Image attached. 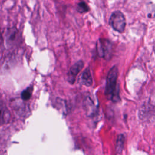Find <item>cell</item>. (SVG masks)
<instances>
[{
  "label": "cell",
  "instance_id": "cell-4",
  "mask_svg": "<svg viewBox=\"0 0 155 155\" xmlns=\"http://www.w3.org/2000/svg\"><path fill=\"white\" fill-rule=\"evenodd\" d=\"M84 110L88 116H93L97 111V104L91 94H88L84 101Z\"/></svg>",
  "mask_w": 155,
  "mask_h": 155
},
{
  "label": "cell",
  "instance_id": "cell-10",
  "mask_svg": "<svg viewBox=\"0 0 155 155\" xmlns=\"http://www.w3.org/2000/svg\"><path fill=\"white\" fill-rule=\"evenodd\" d=\"M89 10V7L88 6L87 4L84 1L80 2L77 5V10L79 13H86L88 12Z\"/></svg>",
  "mask_w": 155,
  "mask_h": 155
},
{
  "label": "cell",
  "instance_id": "cell-2",
  "mask_svg": "<svg viewBox=\"0 0 155 155\" xmlns=\"http://www.w3.org/2000/svg\"><path fill=\"white\" fill-rule=\"evenodd\" d=\"M109 24L115 31L123 33L126 27V19L124 15L120 11H114L109 19Z\"/></svg>",
  "mask_w": 155,
  "mask_h": 155
},
{
  "label": "cell",
  "instance_id": "cell-3",
  "mask_svg": "<svg viewBox=\"0 0 155 155\" xmlns=\"http://www.w3.org/2000/svg\"><path fill=\"white\" fill-rule=\"evenodd\" d=\"M96 51L98 56L105 60L111 59L112 54V44L107 39L100 38L96 43Z\"/></svg>",
  "mask_w": 155,
  "mask_h": 155
},
{
  "label": "cell",
  "instance_id": "cell-5",
  "mask_svg": "<svg viewBox=\"0 0 155 155\" xmlns=\"http://www.w3.org/2000/svg\"><path fill=\"white\" fill-rule=\"evenodd\" d=\"M84 66V62L80 60L71 67L67 74L68 75L67 81L69 83L71 84L74 83L77 75L81 71Z\"/></svg>",
  "mask_w": 155,
  "mask_h": 155
},
{
  "label": "cell",
  "instance_id": "cell-6",
  "mask_svg": "<svg viewBox=\"0 0 155 155\" xmlns=\"http://www.w3.org/2000/svg\"><path fill=\"white\" fill-rule=\"evenodd\" d=\"M81 82L82 85L86 87H90L93 84V78L90 72V70L88 68H86L81 75Z\"/></svg>",
  "mask_w": 155,
  "mask_h": 155
},
{
  "label": "cell",
  "instance_id": "cell-8",
  "mask_svg": "<svg viewBox=\"0 0 155 155\" xmlns=\"http://www.w3.org/2000/svg\"><path fill=\"white\" fill-rule=\"evenodd\" d=\"M18 34V31L15 28H10L7 30L6 32V39L8 42H13L14 41Z\"/></svg>",
  "mask_w": 155,
  "mask_h": 155
},
{
  "label": "cell",
  "instance_id": "cell-1",
  "mask_svg": "<svg viewBox=\"0 0 155 155\" xmlns=\"http://www.w3.org/2000/svg\"><path fill=\"white\" fill-rule=\"evenodd\" d=\"M118 73L117 67L114 66L110 70L107 76L105 94L108 99L113 102H117L120 100L119 89L117 84Z\"/></svg>",
  "mask_w": 155,
  "mask_h": 155
},
{
  "label": "cell",
  "instance_id": "cell-9",
  "mask_svg": "<svg viewBox=\"0 0 155 155\" xmlns=\"http://www.w3.org/2000/svg\"><path fill=\"white\" fill-rule=\"evenodd\" d=\"M32 92H33V87H27L21 93V99L24 101L28 100L31 96Z\"/></svg>",
  "mask_w": 155,
  "mask_h": 155
},
{
  "label": "cell",
  "instance_id": "cell-7",
  "mask_svg": "<svg viewBox=\"0 0 155 155\" xmlns=\"http://www.w3.org/2000/svg\"><path fill=\"white\" fill-rule=\"evenodd\" d=\"M125 143V136L123 134H120L117 136L116 142V151L117 153H122Z\"/></svg>",
  "mask_w": 155,
  "mask_h": 155
}]
</instances>
